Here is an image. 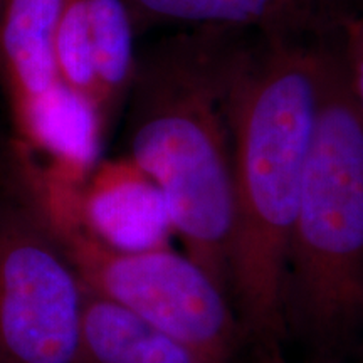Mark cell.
I'll list each match as a JSON object with an SVG mask.
<instances>
[{
	"mask_svg": "<svg viewBox=\"0 0 363 363\" xmlns=\"http://www.w3.org/2000/svg\"><path fill=\"white\" fill-rule=\"evenodd\" d=\"M244 45L230 106L235 225L230 298L257 352L284 340L286 252L310 155L330 39Z\"/></svg>",
	"mask_w": 363,
	"mask_h": 363,
	"instance_id": "1",
	"label": "cell"
},
{
	"mask_svg": "<svg viewBox=\"0 0 363 363\" xmlns=\"http://www.w3.org/2000/svg\"><path fill=\"white\" fill-rule=\"evenodd\" d=\"M246 33L184 30L136 62L128 157L160 190L184 251L230 294V106ZM233 299V298H230Z\"/></svg>",
	"mask_w": 363,
	"mask_h": 363,
	"instance_id": "2",
	"label": "cell"
},
{
	"mask_svg": "<svg viewBox=\"0 0 363 363\" xmlns=\"http://www.w3.org/2000/svg\"><path fill=\"white\" fill-rule=\"evenodd\" d=\"M283 325L316 363H337L363 333V104L333 40L286 252Z\"/></svg>",
	"mask_w": 363,
	"mask_h": 363,
	"instance_id": "3",
	"label": "cell"
},
{
	"mask_svg": "<svg viewBox=\"0 0 363 363\" xmlns=\"http://www.w3.org/2000/svg\"><path fill=\"white\" fill-rule=\"evenodd\" d=\"M81 310L43 170L0 136V363H74Z\"/></svg>",
	"mask_w": 363,
	"mask_h": 363,
	"instance_id": "4",
	"label": "cell"
},
{
	"mask_svg": "<svg viewBox=\"0 0 363 363\" xmlns=\"http://www.w3.org/2000/svg\"><path fill=\"white\" fill-rule=\"evenodd\" d=\"M81 283L194 348L211 363H233L246 340L230 294L187 254L167 244L126 251L98 239L66 208L52 207Z\"/></svg>",
	"mask_w": 363,
	"mask_h": 363,
	"instance_id": "5",
	"label": "cell"
},
{
	"mask_svg": "<svg viewBox=\"0 0 363 363\" xmlns=\"http://www.w3.org/2000/svg\"><path fill=\"white\" fill-rule=\"evenodd\" d=\"M51 201L118 249L163 246L172 233L160 190L128 155L98 162L78 189L56 190Z\"/></svg>",
	"mask_w": 363,
	"mask_h": 363,
	"instance_id": "6",
	"label": "cell"
},
{
	"mask_svg": "<svg viewBox=\"0 0 363 363\" xmlns=\"http://www.w3.org/2000/svg\"><path fill=\"white\" fill-rule=\"evenodd\" d=\"M136 29L256 33L266 39H331L352 16L343 0H128Z\"/></svg>",
	"mask_w": 363,
	"mask_h": 363,
	"instance_id": "7",
	"label": "cell"
},
{
	"mask_svg": "<svg viewBox=\"0 0 363 363\" xmlns=\"http://www.w3.org/2000/svg\"><path fill=\"white\" fill-rule=\"evenodd\" d=\"M62 0H0V88L13 138L62 88L54 56Z\"/></svg>",
	"mask_w": 363,
	"mask_h": 363,
	"instance_id": "8",
	"label": "cell"
},
{
	"mask_svg": "<svg viewBox=\"0 0 363 363\" xmlns=\"http://www.w3.org/2000/svg\"><path fill=\"white\" fill-rule=\"evenodd\" d=\"M74 363H211L194 348L83 284Z\"/></svg>",
	"mask_w": 363,
	"mask_h": 363,
	"instance_id": "9",
	"label": "cell"
},
{
	"mask_svg": "<svg viewBox=\"0 0 363 363\" xmlns=\"http://www.w3.org/2000/svg\"><path fill=\"white\" fill-rule=\"evenodd\" d=\"M86 11L96 71L98 113L108 130L133 84L138 29L128 0H86Z\"/></svg>",
	"mask_w": 363,
	"mask_h": 363,
	"instance_id": "10",
	"label": "cell"
},
{
	"mask_svg": "<svg viewBox=\"0 0 363 363\" xmlns=\"http://www.w3.org/2000/svg\"><path fill=\"white\" fill-rule=\"evenodd\" d=\"M54 56L61 84L88 101L98 113L96 71L86 0H62L54 40Z\"/></svg>",
	"mask_w": 363,
	"mask_h": 363,
	"instance_id": "11",
	"label": "cell"
},
{
	"mask_svg": "<svg viewBox=\"0 0 363 363\" xmlns=\"http://www.w3.org/2000/svg\"><path fill=\"white\" fill-rule=\"evenodd\" d=\"M342 52L348 78L363 104V12L352 13L340 30Z\"/></svg>",
	"mask_w": 363,
	"mask_h": 363,
	"instance_id": "12",
	"label": "cell"
},
{
	"mask_svg": "<svg viewBox=\"0 0 363 363\" xmlns=\"http://www.w3.org/2000/svg\"><path fill=\"white\" fill-rule=\"evenodd\" d=\"M251 363H289L286 362L283 357H281L279 350H272V352H259L257 358Z\"/></svg>",
	"mask_w": 363,
	"mask_h": 363,
	"instance_id": "13",
	"label": "cell"
}]
</instances>
